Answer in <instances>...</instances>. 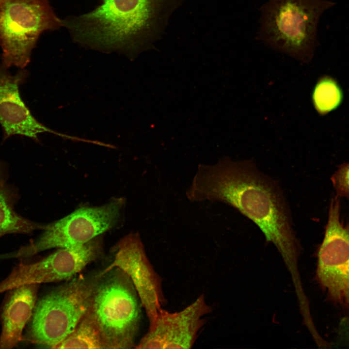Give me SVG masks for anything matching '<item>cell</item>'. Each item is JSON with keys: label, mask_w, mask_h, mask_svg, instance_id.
I'll return each mask as SVG.
<instances>
[{"label": "cell", "mask_w": 349, "mask_h": 349, "mask_svg": "<svg viewBox=\"0 0 349 349\" xmlns=\"http://www.w3.org/2000/svg\"><path fill=\"white\" fill-rule=\"evenodd\" d=\"M142 307L129 277L118 268L105 274L95 290L89 310L107 349L135 347Z\"/></svg>", "instance_id": "cell-5"}, {"label": "cell", "mask_w": 349, "mask_h": 349, "mask_svg": "<svg viewBox=\"0 0 349 349\" xmlns=\"http://www.w3.org/2000/svg\"><path fill=\"white\" fill-rule=\"evenodd\" d=\"M102 250L101 240L94 238L80 246L61 248L33 263L17 264L0 281V294L23 284L69 280L99 258Z\"/></svg>", "instance_id": "cell-9"}, {"label": "cell", "mask_w": 349, "mask_h": 349, "mask_svg": "<svg viewBox=\"0 0 349 349\" xmlns=\"http://www.w3.org/2000/svg\"><path fill=\"white\" fill-rule=\"evenodd\" d=\"M124 198L115 199L103 206L79 209L47 225L43 233L27 245L9 253L0 254V260L25 259L54 248L83 245L114 226L125 206Z\"/></svg>", "instance_id": "cell-7"}, {"label": "cell", "mask_w": 349, "mask_h": 349, "mask_svg": "<svg viewBox=\"0 0 349 349\" xmlns=\"http://www.w3.org/2000/svg\"><path fill=\"white\" fill-rule=\"evenodd\" d=\"M338 197L333 198L330 203L324 238L317 251L316 279L349 318V223L340 221Z\"/></svg>", "instance_id": "cell-8"}, {"label": "cell", "mask_w": 349, "mask_h": 349, "mask_svg": "<svg viewBox=\"0 0 349 349\" xmlns=\"http://www.w3.org/2000/svg\"><path fill=\"white\" fill-rule=\"evenodd\" d=\"M1 0H0V2Z\"/></svg>", "instance_id": "cell-20"}, {"label": "cell", "mask_w": 349, "mask_h": 349, "mask_svg": "<svg viewBox=\"0 0 349 349\" xmlns=\"http://www.w3.org/2000/svg\"><path fill=\"white\" fill-rule=\"evenodd\" d=\"M338 340L340 344L349 347V318H343L337 329Z\"/></svg>", "instance_id": "cell-18"}, {"label": "cell", "mask_w": 349, "mask_h": 349, "mask_svg": "<svg viewBox=\"0 0 349 349\" xmlns=\"http://www.w3.org/2000/svg\"><path fill=\"white\" fill-rule=\"evenodd\" d=\"M63 27L48 0H1L0 2V47L1 63L7 68L24 69L45 32Z\"/></svg>", "instance_id": "cell-6"}, {"label": "cell", "mask_w": 349, "mask_h": 349, "mask_svg": "<svg viewBox=\"0 0 349 349\" xmlns=\"http://www.w3.org/2000/svg\"><path fill=\"white\" fill-rule=\"evenodd\" d=\"M212 311L204 294L180 311L171 313L161 308L135 348L190 349L206 323L203 317Z\"/></svg>", "instance_id": "cell-11"}, {"label": "cell", "mask_w": 349, "mask_h": 349, "mask_svg": "<svg viewBox=\"0 0 349 349\" xmlns=\"http://www.w3.org/2000/svg\"><path fill=\"white\" fill-rule=\"evenodd\" d=\"M18 193L6 181H0V238L7 234H28L46 226L20 215L15 210Z\"/></svg>", "instance_id": "cell-14"}, {"label": "cell", "mask_w": 349, "mask_h": 349, "mask_svg": "<svg viewBox=\"0 0 349 349\" xmlns=\"http://www.w3.org/2000/svg\"><path fill=\"white\" fill-rule=\"evenodd\" d=\"M186 196L192 202L218 201L235 208L258 226L267 242L274 245L292 280L300 278L301 247L283 193L251 159L235 161L225 157L213 165L199 164Z\"/></svg>", "instance_id": "cell-1"}, {"label": "cell", "mask_w": 349, "mask_h": 349, "mask_svg": "<svg viewBox=\"0 0 349 349\" xmlns=\"http://www.w3.org/2000/svg\"><path fill=\"white\" fill-rule=\"evenodd\" d=\"M334 5L326 0H269L260 8L259 39L277 51L309 62L318 45L319 18Z\"/></svg>", "instance_id": "cell-4"}, {"label": "cell", "mask_w": 349, "mask_h": 349, "mask_svg": "<svg viewBox=\"0 0 349 349\" xmlns=\"http://www.w3.org/2000/svg\"><path fill=\"white\" fill-rule=\"evenodd\" d=\"M8 69L2 63L0 64V124L3 133V141L14 135L38 141V135L44 132L73 139V137L51 130L36 119L19 92L20 85L27 77V71L21 69L13 75Z\"/></svg>", "instance_id": "cell-12"}, {"label": "cell", "mask_w": 349, "mask_h": 349, "mask_svg": "<svg viewBox=\"0 0 349 349\" xmlns=\"http://www.w3.org/2000/svg\"><path fill=\"white\" fill-rule=\"evenodd\" d=\"M7 167L5 163L0 160V181H6L7 178Z\"/></svg>", "instance_id": "cell-19"}, {"label": "cell", "mask_w": 349, "mask_h": 349, "mask_svg": "<svg viewBox=\"0 0 349 349\" xmlns=\"http://www.w3.org/2000/svg\"><path fill=\"white\" fill-rule=\"evenodd\" d=\"M40 284H26L5 291L0 306V349H11L21 343L37 300Z\"/></svg>", "instance_id": "cell-13"}, {"label": "cell", "mask_w": 349, "mask_h": 349, "mask_svg": "<svg viewBox=\"0 0 349 349\" xmlns=\"http://www.w3.org/2000/svg\"><path fill=\"white\" fill-rule=\"evenodd\" d=\"M102 270L75 276L37 300L21 342L54 349L90 307Z\"/></svg>", "instance_id": "cell-3"}, {"label": "cell", "mask_w": 349, "mask_h": 349, "mask_svg": "<svg viewBox=\"0 0 349 349\" xmlns=\"http://www.w3.org/2000/svg\"><path fill=\"white\" fill-rule=\"evenodd\" d=\"M331 179L337 196L345 197L349 201V163L339 166Z\"/></svg>", "instance_id": "cell-17"}, {"label": "cell", "mask_w": 349, "mask_h": 349, "mask_svg": "<svg viewBox=\"0 0 349 349\" xmlns=\"http://www.w3.org/2000/svg\"><path fill=\"white\" fill-rule=\"evenodd\" d=\"M114 268L120 269L129 277L149 325L152 324L166 300L162 289V280L150 263L138 232L130 233L118 242L113 260L102 270L103 273L105 274Z\"/></svg>", "instance_id": "cell-10"}, {"label": "cell", "mask_w": 349, "mask_h": 349, "mask_svg": "<svg viewBox=\"0 0 349 349\" xmlns=\"http://www.w3.org/2000/svg\"><path fill=\"white\" fill-rule=\"evenodd\" d=\"M81 348L107 349L100 329L89 309L73 331L54 349Z\"/></svg>", "instance_id": "cell-15"}, {"label": "cell", "mask_w": 349, "mask_h": 349, "mask_svg": "<svg viewBox=\"0 0 349 349\" xmlns=\"http://www.w3.org/2000/svg\"><path fill=\"white\" fill-rule=\"evenodd\" d=\"M315 109L321 115H324L337 108L341 103L343 94L337 82L325 76L318 80L312 95Z\"/></svg>", "instance_id": "cell-16"}, {"label": "cell", "mask_w": 349, "mask_h": 349, "mask_svg": "<svg viewBox=\"0 0 349 349\" xmlns=\"http://www.w3.org/2000/svg\"><path fill=\"white\" fill-rule=\"evenodd\" d=\"M182 0H101L93 11L62 19L74 42L131 60L152 48Z\"/></svg>", "instance_id": "cell-2"}]
</instances>
